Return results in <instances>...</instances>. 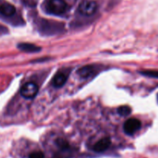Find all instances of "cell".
Wrapping results in <instances>:
<instances>
[{
  "label": "cell",
  "instance_id": "5bb4252c",
  "mask_svg": "<svg viewBox=\"0 0 158 158\" xmlns=\"http://www.w3.org/2000/svg\"><path fill=\"white\" fill-rule=\"evenodd\" d=\"M6 33H8V29L6 27V26L0 24V36L4 35V34H6Z\"/></svg>",
  "mask_w": 158,
  "mask_h": 158
},
{
  "label": "cell",
  "instance_id": "8992f818",
  "mask_svg": "<svg viewBox=\"0 0 158 158\" xmlns=\"http://www.w3.org/2000/svg\"><path fill=\"white\" fill-rule=\"evenodd\" d=\"M15 6L9 3H3L0 5V13L6 17H10L15 13Z\"/></svg>",
  "mask_w": 158,
  "mask_h": 158
},
{
  "label": "cell",
  "instance_id": "4fadbf2b",
  "mask_svg": "<svg viewBox=\"0 0 158 158\" xmlns=\"http://www.w3.org/2000/svg\"><path fill=\"white\" fill-rule=\"evenodd\" d=\"M29 158H45V156L41 151H35L29 154Z\"/></svg>",
  "mask_w": 158,
  "mask_h": 158
},
{
  "label": "cell",
  "instance_id": "7a4b0ae2",
  "mask_svg": "<svg viewBox=\"0 0 158 158\" xmlns=\"http://www.w3.org/2000/svg\"><path fill=\"white\" fill-rule=\"evenodd\" d=\"M97 9V4L96 2L90 0H84L79 6V11L83 15L90 16L94 15Z\"/></svg>",
  "mask_w": 158,
  "mask_h": 158
},
{
  "label": "cell",
  "instance_id": "9a60e30c",
  "mask_svg": "<svg viewBox=\"0 0 158 158\" xmlns=\"http://www.w3.org/2000/svg\"><path fill=\"white\" fill-rule=\"evenodd\" d=\"M157 101H158V94H157Z\"/></svg>",
  "mask_w": 158,
  "mask_h": 158
},
{
  "label": "cell",
  "instance_id": "277c9868",
  "mask_svg": "<svg viewBox=\"0 0 158 158\" xmlns=\"http://www.w3.org/2000/svg\"><path fill=\"white\" fill-rule=\"evenodd\" d=\"M141 126V122L139 119H135V118H131L127 120L123 125V130L125 133L127 135H133L140 129Z\"/></svg>",
  "mask_w": 158,
  "mask_h": 158
},
{
  "label": "cell",
  "instance_id": "7c38bea8",
  "mask_svg": "<svg viewBox=\"0 0 158 158\" xmlns=\"http://www.w3.org/2000/svg\"><path fill=\"white\" fill-rule=\"evenodd\" d=\"M56 144L57 146L61 149V150H66L69 148V144H68V143L66 142V140H64V139H57Z\"/></svg>",
  "mask_w": 158,
  "mask_h": 158
},
{
  "label": "cell",
  "instance_id": "52a82bcc",
  "mask_svg": "<svg viewBox=\"0 0 158 158\" xmlns=\"http://www.w3.org/2000/svg\"><path fill=\"white\" fill-rule=\"evenodd\" d=\"M18 48L21 50L25 51V52L28 53H33V52H38L41 50L40 46H37L35 45L32 44V43H19Z\"/></svg>",
  "mask_w": 158,
  "mask_h": 158
},
{
  "label": "cell",
  "instance_id": "6da1fadb",
  "mask_svg": "<svg viewBox=\"0 0 158 158\" xmlns=\"http://www.w3.org/2000/svg\"><path fill=\"white\" fill-rule=\"evenodd\" d=\"M67 5L64 0H49L47 9L49 12L55 15H61L66 10Z\"/></svg>",
  "mask_w": 158,
  "mask_h": 158
},
{
  "label": "cell",
  "instance_id": "30bf717a",
  "mask_svg": "<svg viewBox=\"0 0 158 158\" xmlns=\"http://www.w3.org/2000/svg\"><path fill=\"white\" fill-rule=\"evenodd\" d=\"M117 112L120 116H127L131 113V108L128 105H123V106L119 107Z\"/></svg>",
  "mask_w": 158,
  "mask_h": 158
},
{
  "label": "cell",
  "instance_id": "5b68a950",
  "mask_svg": "<svg viewBox=\"0 0 158 158\" xmlns=\"http://www.w3.org/2000/svg\"><path fill=\"white\" fill-rule=\"evenodd\" d=\"M111 144V140L109 137H104L96 143L93 147V150L97 153H101L109 148Z\"/></svg>",
  "mask_w": 158,
  "mask_h": 158
},
{
  "label": "cell",
  "instance_id": "3957f363",
  "mask_svg": "<svg viewBox=\"0 0 158 158\" xmlns=\"http://www.w3.org/2000/svg\"><path fill=\"white\" fill-rule=\"evenodd\" d=\"M39 88L36 84L33 82H27L22 87L20 93L25 99H33L37 94Z\"/></svg>",
  "mask_w": 158,
  "mask_h": 158
},
{
  "label": "cell",
  "instance_id": "9c48e42d",
  "mask_svg": "<svg viewBox=\"0 0 158 158\" xmlns=\"http://www.w3.org/2000/svg\"><path fill=\"white\" fill-rule=\"evenodd\" d=\"M94 73V68L91 66H86L78 70L77 74L82 77H88Z\"/></svg>",
  "mask_w": 158,
  "mask_h": 158
},
{
  "label": "cell",
  "instance_id": "8fae6325",
  "mask_svg": "<svg viewBox=\"0 0 158 158\" xmlns=\"http://www.w3.org/2000/svg\"><path fill=\"white\" fill-rule=\"evenodd\" d=\"M140 74L143 75L147 76V77H154V78H158V71H152V70H145V71H140Z\"/></svg>",
  "mask_w": 158,
  "mask_h": 158
},
{
  "label": "cell",
  "instance_id": "ba28073f",
  "mask_svg": "<svg viewBox=\"0 0 158 158\" xmlns=\"http://www.w3.org/2000/svg\"><path fill=\"white\" fill-rule=\"evenodd\" d=\"M67 80V77L65 74L63 73L60 72L58 74H56L55 75V77H53V85L54 86L56 87V88H60V87H63L65 85V83L66 82Z\"/></svg>",
  "mask_w": 158,
  "mask_h": 158
}]
</instances>
